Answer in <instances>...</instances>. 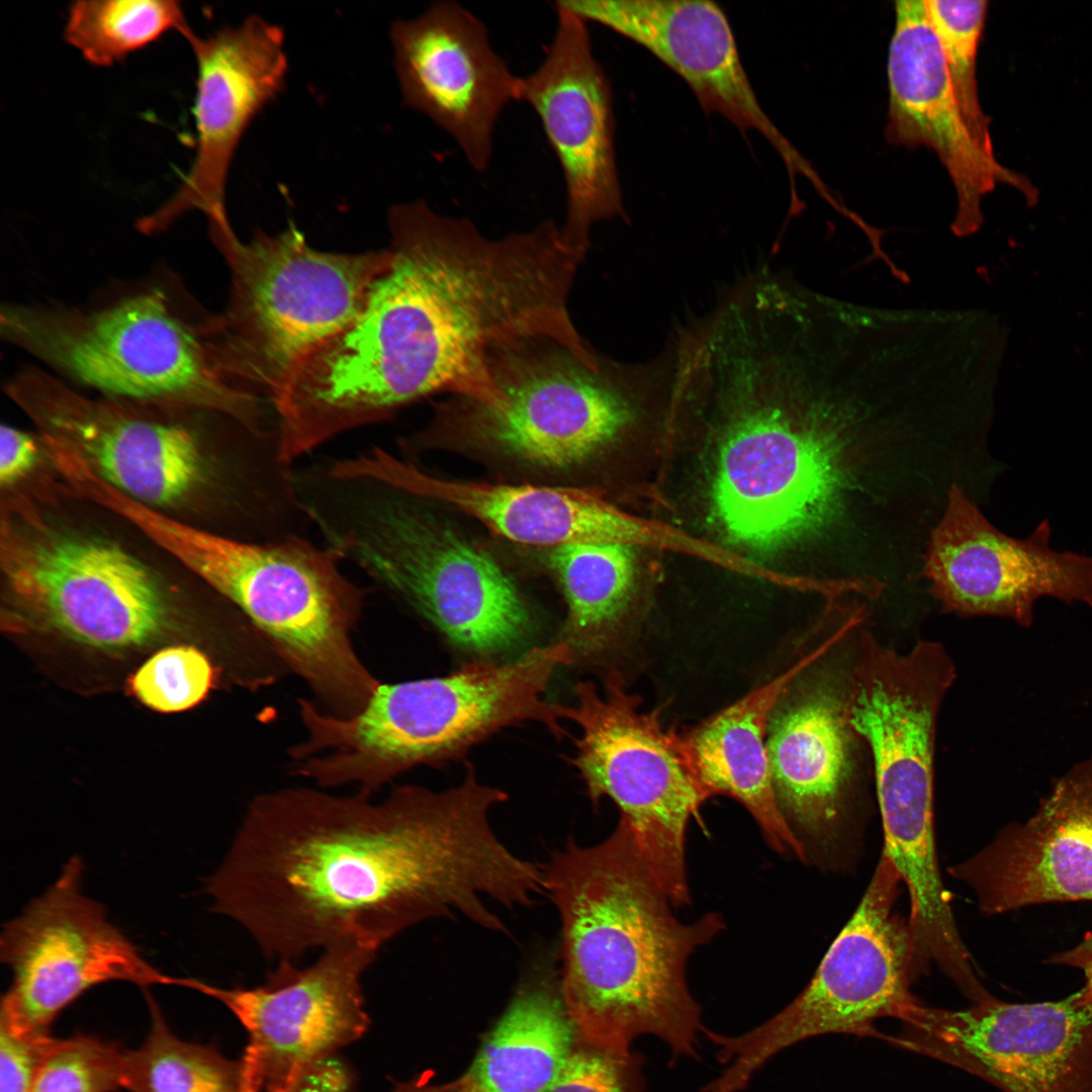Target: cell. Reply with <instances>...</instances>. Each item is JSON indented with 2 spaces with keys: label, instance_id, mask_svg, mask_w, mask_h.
Listing matches in <instances>:
<instances>
[{
  "label": "cell",
  "instance_id": "6da1fadb",
  "mask_svg": "<svg viewBox=\"0 0 1092 1092\" xmlns=\"http://www.w3.org/2000/svg\"><path fill=\"white\" fill-rule=\"evenodd\" d=\"M507 798L468 763L455 787L402 786L378 802L306 788L259 795L206 882L212 911L278 962L342 939L381 947L438 917L505 931L490 904L529 906L543 886L542 868L493 830Z\"/></svg>",
  "mask_w": 1092,
  "mask_h": 1092
},
{
  "label": "cell",
  "instance_id": "7a4b0ae2",
  "mask_svg": "<svg viewBox=\"0 0 1092 1092\" xmlns=\"http://www.w3.org/2000/svg\"><path fill=\"white\" fill-rule=\"evenodd\" d=\"M543 873L561 925L560 995L577 1039L623 1053L653 1035L673 1061L697 1059L705 1027L687 966L723 930L722 916L680 921L620 820L597 844L568 841Z\"/></svg>",
  "mask_w": 1092,
  "mask_h": 1092
},
{
  "label": "cell",
  "instance_id": "3957f363",
  "mask_svg": "<svg viewBox=\"0 0 1092 1092\" xmlns=\"http://www.w3.org/2000/svg\"><path fill=\"white\" fill-rule=\"evenodd\" d=\"M669 388L665 352L623 363L551 336L495 345L477 396L436 403L429 423L398 439L406 456L462 455L507 482L590 488V480L645 404Z\"/></svg>",
  "mask_w": 1092,
  "mask_h": 1092
},
{
  "label": "cell",
  "instance_id": "277c9868",
  "mask_svg": "<svg viewBox=\"0 0 1092 1092\" xmlns=\"http://www.w3.org/2000/svg\"><path fill=\"white\" fill-rule=\"evenodd\" d=\"M296 488L326 546L454 645L485 657L530 634L531 614L511 576L427 499L335 462L303 469Z\"/></svg>",
  "mask_w": 1092,
  "mask_h": 1092
},
{
  "label": "cell",
  "instance_id": "5b68a950",
  "mask_svg": "<svg viewBox=\"0 0 1092 1092\" xmlns=\"http://www.w3.org/2000/svg\"><path fill=\"white\" fill-rule=\"evenodd\" d=\"M110 509L228 600L306 682L321 710L351 716L380 685L352 641L365 590L343 572L332 548L304 535L237 539L184 524L123 494L113 496Z\"/></svg>",
  "mask_w": 1092,
  "mask_h": 1092
},
{
  "label": "cell",
  "instance_id": "8992f818",
  "mask_svg": "<svg viewBox=\"0 0 1092 1092\" xmlns=\"http://www.w3.org/2000/svg\"><path fill=\"white\" fill-rule=\"evenodd\" d=\"M574 661L562 641L507 662L467 663L446 676L381 684L348 717L299 700L306 738L291 749L300 776L332 788L356 785L370 796L420 764L461 756L496 731L522 722L565 735V706L544 694L556 670Z\"/></svg>",
  "mask_w": 1092,
  "mask_h": 1092
},
{
  "label": "cell",
  "instance_id": "52a82bcc",
  "mask_svg": "<svg viewBox=\"0 0 1092 1092\" xmlns=\"http://www.w3.org/2000/svg\"><path fill=\"white\" fill-rule=\"evenodd\" d=\"M210 238L231 275L225 309L203 321L213 361L231 387L272 407L297 367L358 315L390 261L388 248L315 250L293 228Z\"/></svg>",
  "mask_w": 1092,
  "mask_h": 1092
},
{
  "label": "cell",
  "instance_id": "ba28073f",
  "mask_svg": "<svg viewBox=\"0 0 1092 1092\" xmlns=\"http://www.w3.org/2000/svg\"><path fill=\"white\" fill-rule=\"evenodd\" d=\"M1 336L65 376L110 397L215 412L255 431L269 404L231 387L218 373L202 322L190 325L160 290L93 311L8 304Z\"/></svg>",
  "mask_w": 1092,
  "mask_h": 1092
},
{
  "label": "cell",
  "instance_id": "9c48e42d",
  "mask_svg": "<svg viewBox=\"0 0 1092 1092\" xmlns=\"http://www.w3.org/2000/svg\"><path fill=\"white\" fill-rule=\"evenodd\" d=\"M565 719L579 729L572 759L593 803L611 799L650 873L672 905L691 900L686 835L710 799L691 760L684 734L664 726L658 710L642 709L617 673L603 689L574 688Z\"/></svg>",
  "mask_w": 1092,
  "mask_h": 1092
},
{
  "label": "cell",
  "instance_id": "30bf717a",
  "mask_svg": "<svg viewBox=\"0 0 1092 1092\" xmlns=\"http://www.w3.org/2000/svg\"><path fill=\"white\" fill-rule=\"evenodd\" d=\"M901 877L882 853L851 919L835 938L807 987L776 1015L741 1034L704 1035L726 1068L700 1092H739L774 1056L813 1036H875L880 1018L901 1019L917 1002L908 924L894 915Z\"/></svg>",
  "mask_w": 1092,
  "mask_h": 1092
},
{
  "label": "cell",
  "instance_id": "8fae6325",
  "mask_svg": "<svg viewBox=\"0 0 1092 1092\" xmlns=\"http://www.w3.org/2000/svg\"><path fill=\"white\" fill-rule=\"evenodd\" d=\"M8 394L52 436L74 451L102 480L151 508L172 505L199 489L219 487L270 516L284 500L287 472H225L195 427L143 410V401L87 398L36 367L17 372Z\"/></svg>",
  "mask_w": 1092,
  "mask_h": 1092
},
{
  "label": "cell",
  "instance_id": "7c38bea8",
  "mask_svg": "<svg viewBox=\"0 0 1092 1092\" xmlns=\"http://www.w3.org/2000/svg\"><path fill=\"white\" fill-rule=\"evenodd\" d=\"M83 861L71 857L57 881L4 927L1 962L12 971L1 1021L31 1034H49L56 1016L85 991L110 982L141 987L194 979L168 976L107 919L104 907L82 892Z\"/></svg>",
  "mask_w": 1092,
  "mask_h": 1092
},
{
  "label": "cell",
  "instance_id": "4fadbf2b",
  "mask_svg": "<svg viewBox=\"0 0 1092 1092\" xmlns=\"http://www.w3.org/2000/svg\"><path fill=\"white\" fill-rule=\"evenodd\" d=\"M887 1040L945 1062L1003 1092H1092V1002L993 998L963 1010L914 1003Z\"/></svg>",
  "mask_w": 1092,
  "mask_h": 1092
},
{
  "label": "cell",
  "instance_id": "5bb4252c",
  "mask_svg": "<svg viewBox=\"0 0 1092 1092\" xmlns=\"http://www.w3.org/2000/svg\"><path fill=\"white\" fill-rule=\"evenodd\" d=\"M2 560L18 601L81 643L136 646L154 639L167 623V602L155 574L106 539L39 525L7 532Z\"/></svg>",
  "mask_w": 1092,
  "mask_h": 1092
},
{
  "label": "cell",
  "instance_id": "9a60e30c",
  "mask_svg": "<svg viewBox=\"0 0 1092 1092\" xmlns=\"http://www.w3.org/2000/svg\"><path fill=\"white\" fill-rule=\"evenodd\" d=\"M379 948L342 939L305 968L279 961L263 985L223 989L198 980L195 990L221 1002L247 1029L244 1057L260 1092H290L308 1064L366 1031L361 977Z\"/></svg>",
  "mask_w": 1092,
  "mask_h": 1092
},
{
  "label": "cell",
  "instance_id": "2e32d148",
  "mask_svg": "<svg viewBox=\"0 0 1092 1092\" xmlns=\"http://www.w3.org/2000/svg\"><path fill=\"white\" fill-rule=\"evenodd\" d=\"M553 38L538 67L520 77L519 101L535 112L563 177L564 240L585 256L596 223L624 213L610 81L588 23L554 3Z\"/></svg>",
  "mask_w": 1092,
  "mask_h": 1092
},
{
  "label": "cell",
  "instance_id": "e0dca14e",
  "mask_svg": "<svg viewBox=\"0 0 1092 1092\" xmlns=\"http://www.w3.org/2000/svg\"><path fill=\"white\" fill-rule=\"evenodd\" d=\"M1042 520L1024 539L1001 532L953 483L944 515L931 533L925 575L943 612L993 616L1023 628L1041 598L1092 608V556L1051 547Z\"/></svg>",
  "mask_w": 1092,
  "mask_h": 1092
},
{
  "label": "cell",
  "instance_id": "ac0fdd59",
  "mask_svg": "<svg viewBox=\"0 0 1092 1092\" xmlns=\"http://www.w3.org/2000/svg\"><path fill=\"white\" fill-rule=\"evenodd\" d=\"M197 68L192 165L173 196L139 221L145 233L162 231L189 210L205 214L209 230L231 228L225 193L231 164L253 118L282 90L287 73L284 32L252 15L207 36L189 27Z\"/></svg>",
  "mask_w": 1092,
  "mask_h": 1092
},
{
  "label": "cell",
  "instance_id": "d6986e66",
  "mask_svg": "<svg viewBox=\"0 0 1092 1092\" xmlns=\"http://www.w3.org/2000/svg\"><path fill=\"white\" fill-rule=\"evenodd\" d=\"M403 103L426 115L482 173L504 110L519 101L520 77L492 48L485 24L455 1H438L391 24Z\"/></svg>",
  "mask_w": 1092,
  "mask_h": 1092
},
{
  "label": "cell",
  "instance_id": "ffe728a7",
  "mask_svg": "<svg viewBox=\"0 0 1092 1092\" xmlns=\"http://www.w3.org/2000/svg\"><path fill=\"white\" fill-rule=\"evenodd\" d=\"M887 140L931 149L947 171L957 196L950 230L974 235L983 221L982 199L998 184L1024 193L1032 185L1002 166L974 136L958 102L924 0L895 2V25L887 61Z\"/></svg>",
  "mask_w": 1092,
  "mask_h": 1092
},
{
  "label": "cell",
  "instance_id": "44dd1931",
  "mask_svg": "<svg viewBox=\"0 0 1092 1092\" xmlns=\"http://www.w3.org/2000/svg\"><path fill=\"white\" fill-rule=\"evenodd\" d=\"M587 23L601 24L645 48L678 74L703 108L743 132L756 130L791 175L815 177L807 162L762 109L747 78L722 9L706 0H563Z\"/></svg>",
  "mask_w": 1092,
  "mask_h": 1092
},
{
  "label": "cell",
  "instance_id": "7402d4cb",
  "mask_svg": "<svg viewBox=\"0 0 1092 1092\" xmlns=\"http://www.w3.org/2000/svg\"><path fill=\"white\" fill-rule=\"evenodd\" d=\"M949 873L974 890L986 915L1092 900V750L1054 780L1030 818Z\"/></svg>",
  "mask_w": 1092,
  "mask_h": 1092
},
{
  "label": "cell",
  "instance_id": "603a6c76",
  "mask_svg": "<svg viewBox=\"0 0 1092 1092\" xmlns=\"http://www.w3.org/2000/svg\"><path fill=\"white\" fill-rule=\"evenodd\" d=\"M799 675L770 714L771 778L790 826L827 844L835 835L850 783L855 733L847 717V687L842 689L828 672L801 681Z\"/></svg>",
  "mask_w": 1092,
  "mask_h": 1092
},
{
  "label": "cell",
  "instance_id": "cb8c5ba5",
  "mask_svg": "<svg viewBox=\"0 0 1092 1092\" xmlns=\"http://www.w3.org/2000/svg\"><path fill=\"white\" fill-rule=\"evenodd\" d=\"M388 478L438 506L473 518L509 541L550 549L589 542L632 544L633 519L589 488L458 480L434 475L413 461L393 460Z\"/></svg>",
  "mask_w": 1092,
  "mask_h": 1092
},
{
  "label": "cell",
  "instance_id": "d4e9b609",
  "mask_svg": "<svg viewBox=\"0 0 1092 1092\" xmlns=\"http://www.w3.org/2000/svg\"><path fill=\"white\" fill-rule=\"evenodd\" d=\"M834 644L817 646L775 677L684 733L696 775L707 795L740 803L780 853L806 859V848L784 816L774 788L767 728L771 711L791 682Z\"/></svg>",
  "mask_w": 1092,
  "mask_h": 1092
},
{
  "label": "cell",
  "instance_id": "484cf974",
  "mask_svg": "<svg viewBox=\"0 0 1092 1092\" xmlns=\"http://www.w3.org/2000/svg\"><path fill=\"white\" fill-rule=\"evenodd\" d=\"M560 992L524 987L463 1075L467 1092H547L577 1042Z\"/></svg>",
  "mask_w": 1092,
  "mask_h": 1092
},
{
  "label": "cell",
  "instance_id": "4316f807",
  "mask_svg": "<svg viewBox=\"0 0 1092 1092\" xmlns=\"http://www.w3.org/2000/svg\"><path fill=\"white\" fill-rule=\"evenodd\" d=\"M566 604L561 641L574 659H595L619 642L635 593L632 544L589 542L547 549Z\"/></svg>",
  "mask_w": 1092,
  "mask_h": 1092
},
{
  "label": "cell",
  "instance_id": "83f0119b",
  "mask_svg": "<svg viewBox=\"0 0 1092 1092\" xmlns=\"http://www.w3.org/2000/svg\"><path fill=\"white\" fill-rule=\"evenodd\" d=\"M189 27L178 1L86 0L71 5L64 34L88 63L108 67L170 30L183 35Z\"/></svg>",
  "mask_w": 1092,
  "mask_h": 1092
},
{
  "label": "cell",
  "instance_id": "f1b7e54d",
  "mask_svg": "<svg viewBox=\"0 0 1092 1092\" xmlns=\"http://www.w3.org/2000/svg\"><path fill=\"white\" fill-rule=\"evenodd\" d=\"M152 1029L146 1042L126 1053L123 1087L129 1092H240L241 1065L208 1046L178 1038L149 998Z\"/></svg>",
  "mask_w": 1092,
  "mask_h": 1092
},
{
  "label": "cell",
  "instance_id": "f546056e",
  "mask_svg": "<svg viewBox=\"0 0 1092 1092\" xmlns=\"http://www.w3.org/2000/svg\"><path fill=\"white\" fill-rule=\"evenodd\" d=\"M960 107L977 142L994 154L980 101L977 58L988 13L985 0H924Z\"/></svg>",
  "mask_w": 1092,
  "mask_h": 1092
},
{
  "label": "cell",
  "instance_id": "4dcf8cb0",
  "mask_svg": "<svg viewBox=\"0 0 1092 1092\" xmlns=\"http://www.w3.org/2000/svg\"><path fill=\"white\" fill-rule=\"evenodd\" d=\"M126 1053L91 1036L53 1038L30 1092H111L124 1085Z\"/></svg>",
  "mask_w": 1092,
  "mask_h": 1092
},
{
  "label": "cell",
  "instance_id": "1f68e13d",
  "mask_svg": "<svg viewBox=\"0 0 1092 1092\" xmlns=\"http://www.w3.org/2000/svg\"><path fill=\"white\" fill-rule=\"evenodd\" d=\"M215 671L209 659L188 646L163 649L131 676V692L159 712H180L200 703L210 691Z\"/></svg>",
  "mask_w": 1092,
  "mask_h": 1092
},
{
  "label": "cell",
  "instance_id": "d6a6232c",
  "mask_svg": "<svg viewBox=\"0 0 1092 1092\" xmlns=\"http://www.w3.org/2000/svg\"><path fill=\"white\" fill-rule=\"evenodd\" d=\"M547 1092H643L644 1058L632 1050L609 1052L578 1040Z\"/></svg>",
  "mask_w": 1092,
  "mask_h": 1092
},
{
  "label": "cell",
  "instance_id": "836d02e7",
  "mask_svg": "<svg viewBox=\"0 0 1092 1092\" xmlns=\"http://www.w3.org/2000/svg\"><path fill=\"white\" fill-rule=\"evenodd\" d=\"M0 1092H30L49 1034L21 1032L0 1023Z\"/></svg>",
  "mask_w": 1092,
  "mask_h": 1092
},
{
  "label": "cell",
  "instance_id": "e575fe53",
  "mask_svg": "<svg viewBox=\"0 0 1092 1092\" xmlns=\"http://www.w3.org/2000/svg\"><path fill=\"white\" fill-rule=\"evenodd\" d=\"M37 457L34 438L11 426L0 429V480L8 485L31 470Z\"/></svg>",
  "mask_w": 1092,
  "mask_h": 1092
},
{
  "label": "cell",
  "instance_id": "d590c367",
  "mask_svg": "<svg viewBox=\"0 0 1092 1092\" xmlns=\"http://www.w3.org/2000/svg\"><path fill=\"white\" fill-rule=\"evenodd\" d=\"M351 1085L348 1067L331 1054L308 1064L290 1092H349Z\"/></svg>",
  "mask_w": 1092,
  "mask_h": 1092
},
{
  "label": "cell",
  "instance_id": "8d00e7d4",
  "mask_svg": "<svg viewBox=\"0 0 1092 1092\" xmlns=\"http://www.w3.org/2000/svg\"><path fill=\"white\" fill-rule=\"evenodd\" d=\"M1046 963L1081 970L1085 978L1081 991L1092 1002V929L1078 944L1052 956Z\"/></svg>",
  "mask_w": 1092,
  "mask_h": 1092
},
{
  "label": "cell",
  "instance_id": "74e56055",
  "mask_svg": "<svg viewBox=\"0 0 1092 1092\" xmlns=\"http://www.w3.org/2000/svg\"><path fill=\"white\" fill-rule=\"evenodd\" d=\"M392 1092H467L466 1081L462 1076L449 1084H432L431 1076H420L415 1080L397 1086Z\"/></svg>",
  "mask_w": 1092,
  "mask_h": 1092
},
{
  "label": "cell",
  "instance_id": "f35d334b",
  "mask_svg": "<svg viewBox=\"0 0 1092 1092\" xmlns=\"http://www.w3.org/2000/svg\"><path fill=\"white\" fill-rule=\"evenodd\" d=\"M260 1092L252 1064L245 1058L241 1064V1091Z\"/></svg>",
  "mask_w": 1092,
  "mask_h": 1092
}]
</instances>
